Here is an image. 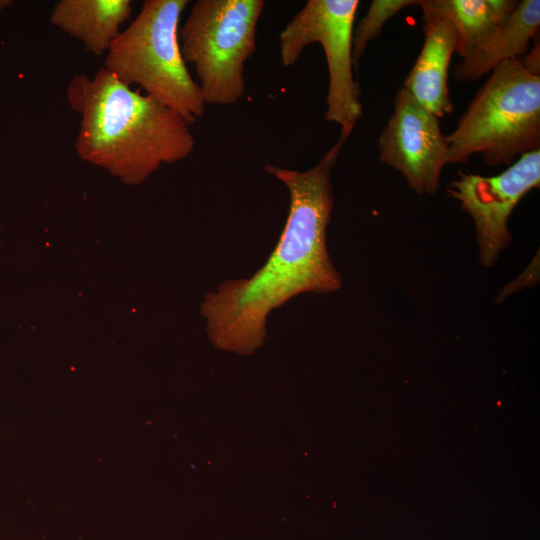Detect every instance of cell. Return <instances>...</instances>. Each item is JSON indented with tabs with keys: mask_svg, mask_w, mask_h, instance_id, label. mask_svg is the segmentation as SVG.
Segmentation results:
<instances>
[{
	"mask_svg": "<svg viewBox=\"0 0 540 540\" xmlns=\"http://www.w3.org/2000/svg\"><path fill=\"white\" fill-rule=\"evenodd\" d=\"M347 139L340 134L308 170L264 167L289 191L288 218L261 268L250 277L227 280L205 296L201 314L216 348L252 354L265 341L272 311L300 294L332 293L341 287V275L327 250L326 230L333 208L331 174Z\"/></svg>",
	"mask_w": 540,
	"mask_h": 540,
	"instance_id": "1",
	"label": "cell"
},
{
	"mask_svg": "<svg viewBox=\"0 0 540 540\" xmlns=\"http://www.w3.org/2000/svg\"><path fill=\"white\" fill-rule=\"evenodd\" d=\"M67 101L79 114L77 155L129 184H138L163 164L187 158L195 139L174 111L132 89L103 67L74 75Z\"/></svg>",
	"mask_w": 540,
	"mask_h": 540,
	"instance_id": "2",
	"label": "cell"
},
{
	"mask_svg": "<svg viewBox=\"0 0 540 540\" xmlns=\"http://www.w3.org/2000/svg\"><path fill=\"white\" fill-rule=\"evenodd\" d=\"M448 164L480 154L486 165L509 166L540 149V74L519 59L496 67L456 128L446 136Z\"/></svg>",
	"mask_w": 540,
	"mask_h": 540,
	"instance_id": "3",
	"label": "cell"
},
{
	"mask_svg": "<svg viewBox=\"0 0 540 540\" xmlns=\"http://www.w3.org/2000/svg\"><path fill=\"white\" fill-rule=\"evenodd\" d=\"M188 0H145L140 12L109 47L104 69L123 84L137 85L189 126L205 102L179 44L180 18Z\"/></svg>",
	"mask_w": 540,
	"mask_h": 540,
	"instance_id": "4",
	"label": "cell"
},
{
	"mask_svg": "<svg viewBox=\"0 0 540 540\" xmlns=\"http://www.w3.org/2000/svg\"><path fill=\"white\" fill-rule=\"evenodd\" d=\"M264 7V0H198L192 5L178 37L205 104L231 105L245 94V63L256 50Z\"/></svg>",
	"mask_w": 540,
	"mask_h": 540,
	"instance_id": "5",
	"label": "cell"
},
{
	"mask_svg": "<svg viewBox=\"0 0 540 540\" xmlns=\"http://www.w3.org/2000/svg\"><path fill=\"white\" fill-rule=\"evenodd\" d=\"M358 0H308L279 35L284 67L295 64L302 51L319 43L328 68L325 119L349 137L362 116V104L353 75L352 40Z\"/></svg>",
	"mask_w": 540,
	"mask_h": 540,
	"instance_id": "6",
	"label": "cell"
},
{
	"mask_svg": "<svg viewBox=\"0 0 540 540\" xmlns=\"http://www.w3.org/2000/svg\"><path fill=\"white\" fill-rule=\"evenodd\" d=\"M540 183V149L523 154L502 173L485 177L459 171L447 187L474 221L480 261L492 266L509 244L508 219L520 199Z\"/></svg>",
	"mask_w": 540,
	"mask_h": 540,
	"instance_id": "7",
	"label": "cell"
},
{
	"mask_svg": "<svg viewBox=\"0 0 540 540\" xmlns=\"http://www.w3.org/2000/svg\"><path fill=\"white\" fill-rule=\"evenodd\" d=\"M378 147L380 161L401 173L416 193L436 192L441 172L448 164L446 136L439 118L402 87Z\"/></svg>",
	"mask_w": 540,
	"mask_h": 540,
	"instance_id": "8",
	"label": "cell"
},
{
	"mask_svg": "<svg viewBox=\"0 0 540 540\" xmlns=\"http://www.w3.org/2000/svg\"><path fill=\"white\" fill-rule=\"evenodd\" d=\"M424 42L402 88L439 119L452 112L448 70L455 53V33L445 20L424 21Z\"/></svg>",
	"mask_w": 540,
	"mask_h": 540,
	"instance_id": "9",
	"label": "cell"
},
{
	"mask_svg": "<svg viewBox=\"0 0 540 540\" xmlns=\"http://www.w3.org/2000/svg\"><path fill=\"white\" fill-rule=\"evenodd\" d=\"M540 26V1H519L513 14L478 48L461 58L454 78L469 83L490 74L502 63L527 53Z\"/></svg>",
	"mask_w": 540,
	"mask_h": 540,
	"instance_id": "10",
	"label": "cell"
},
{
	"mask_svg": "<svg viewBox=\"0 0 540 540\" xmlns=\"http://www.w3.org/2000/svg\"><path fill=\"white\" fill-rule=\"evenodd\" d=\"M131 0H60L50 23L79 40L95 56L107 53L132 14Z\"/></svg>",
	"mask_w": 540,
	"mask_h": 540,
	"instance_id": "11",
	"label": "cell"
},
{
	"mask_svg": "<svg viewBox=\"0 0 540 540\" xmlns=\"http://www.w3.org/2000/svg\"><path fill=\"white\" fill-rule=\"evenodd\" d=\"M517 0H416L423 20L447 21L455 33V53L464 58L483 44L515 11Z\"/></svg>",
	"mask_w": 540,
	"mask_h": 540,
	"instance_id": "12",
	"label": "cell"
},
{
	"mask_svg": "<svg viewBox=\"0 0 540 540\" xmlns=\"http://www.w3.org/2000/svg\"><path fill=\"white\" fill-rule=\"evenodd\" d=\"M416 5L415 0H373L358 26L353 31L352 58L354 66L365 52L367 45L376 39L384 25L402 9Z\"/></svg>",
	"mask_w": 540,
	"mask_h": 540,
	"instance_id": "13",
	"label": "cell"
},
{
	"mask_svg": "<svg viewBox=\"0 0 540 540\" xmlns=\"http://www.w3.org/2000/svg\"><path fill=\"white\" fill-rule=\"evenodd\" d=\"M1 540V539H0Z\"/></svg>",
	"mask_w": 540,
	"mask_h": 540,
	"instance_id": "14",
	"label": "cell"
}]
</instances>
